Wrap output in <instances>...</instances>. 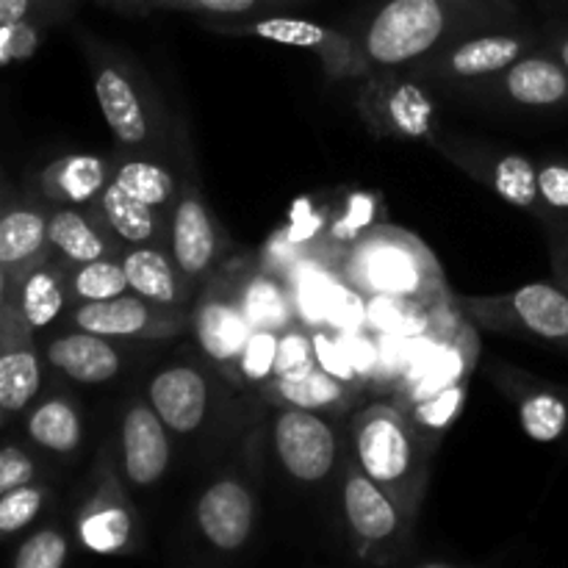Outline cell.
Here are the masks:
<instances>
[{"instance_id":"obj_1","label":"cell","mask_w":568,"mask_h":568,"mask_svg":"<svg viewBox=\"0 0 568 568\" xmlns=\"http://www.w3.org/2000/svg\"><path fill=\"white\" fill-rule=\"evenodd\" d=\"M342 277L369 297L447 303L449 288L436 255L422 239L394 225H372L342 255Z\"/></svg>"},{"instance_id":"obj_2","label":"cell","mask_w":568,"mask_h":568,"mask_svg":"<svg viewBox=\"0 0 568 568\" xmlns=\"http://www.w3.org/2000/svg\"><path fill=\"white\" fill-rule=\"evenodd\" d=\"M430 455V447L399 405L375 403L355 416L353 464L375 480L410 521L422 508Z\"/></svg>"},{"instance_id":"obj_3","label":"cell","mask_w":568,"mask_h":568,"mask_svg":"<svg viewBox=\"0 0 568 568\" xmlns=\"http://www.w3.org/2000/svg\"><path fill=\"white\" fill-rule=\"evenodd\" d=\"M460 3L464 0H386L355 39L369 70H399L430 59L453 39Z\"/></svg>"},{"instance_id":"obj_4","label":"cell","mask_w":568,"mask_h":568,"mask_svg":"<svg viewBox=\"0 0 568 568\" xmlns=\"http://www.w3.org/2000/svg\"><path fill=\"white\" fill-rule=\"evenodd\" d=\"M460 311L497 333L538 338L568 349V288L564 283H527L497 297H466Z\"/></svg>"},{"instance_id":"obj_5","label":"cell","mask_w":568,"mask_h":568,"mask_svg":"<svg viewBox=\"0 0 568 568\" xmlns=\"http://www.w3.org/2000/svg\"><path fill=\"white\" fill-rule=\"evenodd\" d=\"M89 67L100 114L116 142L128 150H155L164 136V125L142 92V83L133 78L131 67L94 44L89 48Z\"/></svg>"},{"instance_id":"obj_6","label":"cell","mask_w":568,"mask_h":568,"mask_svg":"<svg viewBox=\"0 0 568 568\" xmlns=\"http://www.w3.org/2000/svg\"><path fill=\"white\" fill-rule=\"evenodd\" d=\"M480 355V342H477L475 327L469 325L466 314L460 311L458 320L449 325L438 327V331L427 333L422 338V347L416 353L414 364L403 372L392 392L397 394L399 408L408 403L430 394L442 392V388L455 386V383L469 381L471 369Z\"/></svg>"},{"instance_id":"obj_7","label":"cell","mask_w":568,"mask_h":568,"mask_svg":"<svg viewBox=\"0 0 568 568\" xmlns=\"http://www.w3.org/2000/svg\"><path fill=\"white\" fill-rule=\"evenodd\" d=\"M361 81L355 105L375 136L430 139L436 109L422 83L397 70H375Z\"/></svg>"},{"instance_id":"obj_8","label":"cell","mask_w":568,"mask_h":568,"mask_svg":"<svg viewBox=\"0 0 568 568\" xmlns=\"http://www.w3.org/2000/svg\"><path fill=\"white\" fill-rule=\"evenodd\" d=\"M272 447L281 469L303 486L325 483L342 458L338 430L327 416L286 405H277L272 419Z\"/></svg>"},{"instance_id":"obj_9","label":"cell","mask_w":568,"mask_h":568,"mask_svg":"<svg viewBox=\"0 0 568 568\" xmlns=\"http://www.w3.org/2000/svg\"><path fill=\"white\" fill-rule=\"evenodd\" d=\"M220 33H239V37H255L264 42L288 44V48L311 50L316 59L322 61L327 75L342 78H366L369 75V64L361 55L358 42L347 33L336 31V28L320 26L314 20H300V17H258V20L247 22H216Z\"/></svg>"},{"instance_id":"obj_10","label":"cell","mask_w":568,"mask_h":568,"mask_svg":"<svg viewBox=\"0 0 568 568\" xmlns=\"http://www.w3.org/2000/svg\"><path fill=\"white\" fill-rule=\"evenodd\" d=\"M67 325L98 333L105 338H170L186 331L189 314L183 308L153 303L136 292L100 303H75L67 311Z\"/></svg>"},{"instance_id":"obj_11","label":"cell","mask_w":568,"mask_h":568,"mask_svg":"<svg viewBox=\"0 0 568 568\" xmlns=\"http://www.w3.org/2000/svg\"><path fill=\"white\" fill-rule=\"evenodd\" d=\"M342 516L364 558H381L383 549H397L414 525L355 464H347L342 475Z\"/></svg>"},{"instance_id":"obj_12","label":"cell","mask_w":568,"mask_h":568,"mask_svg":"<svg viewBox=\"0 0 568 568\" xmlns=\"http://www.w3.org/2000/svg\"><path fill=\"white\" fill-rule=\"evenodd\" d=\"M75 536L87 552L100 555V558L128 555L136 547V510L128 503L125 480L116 477L109 460H100L98 486L78 510Z\"/></svg>"},{"instance_id":"obj_13","label":"cell","mask_w":568,"mask_h":568,"mask_svg":"<svg viewBox=\"0 0 568 568\" xmlns=\"http://www.w3.org/2000/svg\"><path fill=\"white\" fill-rule=\"evenodd\" d=\"M438 150L453 161L455 166L491 189L505 203L547 222L541 194H538V164L521 153L508 150H491L475 142H438Z\"/></svg>"},{"instance_id":"obj_14","label":"cell","mask_w":568,"mask_h":568,"mask_svg":"<svg viewBox=\"0 0 568 568\" xmlns=\"http://www.w3.org/2000/svg\"><path fill=\"white\" fill-rule=\"evenodd\" d=\"M166 250L189 286L197 288L209 283L216 258H220V227L192 178L181 183L175 209L170 211Z\"/></svg>"},{"instance_id":"obj_15","label":"cell","mask_w":568,"mask_h":568,"mask_svg":"<svg viewBox=\"0 0 568 568\" xmlns=\"http://www.w3.org/2000/svg\"><path fill=\"white\" fill-rule=\"evenodd\" d=\"M541 44V37L530 31H483L469 39H449L447 44L430 55L427 70L442 75L444 81H483V78H497L508 70L514 61L530 53Z\"/></svg>"},{"instance_id":"obj_16","label":"cell","mask_w":568,"mask_h":568,"mask_svg":"<svg viewBox=\"0 0 568 568\" xmlns=\"http://www.w3.org/2000/svg\"><path fill=\"white\" fill-rule=\"evenodd\" d=\"M42 388V355L37 333L9 294L0 308V414L20 416L37 403Z\"/></svg>"},{"instance_id":"obj_17","label":"cell","mask_w":568,"mask_h":568,"mask_svg":"<svg viewBox=\"0 0 568 568\" xmlns=\"http://www.w3.org/2000/svg\"><path fill=\"white\" fill-rule=\"evenodd\" d=\"M189 327L205 358L233 375L239 355L253 333V325L239 305L236 288L227 286L220 277L205 283L197 305L189 314Z\"/></svg>"},{"instance_id":"obj_18","label":"cell","mask_w":568,"mask_h":568,"mask_svg":"<svg viewBox=\"0 0 568 568\" xmlns=\"http://www.w3.org/2000/svg\"><path fill=\"white\" fill-rule=\"evenodd\" d=\"M170 436L148 397H136L125 405L120 419V458L128 486L153 488L164 480L172 464Z\"/></svg>"},{"instance_id":"obj_19","label":"cell","mask_w":568,"mask_h":568,"mask_svg":"<svg viewBox=\"0 0 568 568\" xmlns=\"http://www.w3.org/2000/svg\"><path fill=\"white\" fill-rule=\"evenodd\" d=\"M255 497L239 477H216L197 499L194 519L205 541L220 552H239L255 530Z\"/></svg>"},{"instance_id":"obj_20","label":"cell","mask_w":568,"mask_h":568,"mask_svg":"<svg viewBox=\"0 0 568 568\" xmlns=\"http://www.w3.org/2000/svg\"><path fill=\"white\" fill-rule=\"evenodd\" d=\"M144 397L172 436H192L205 425L211 414L209 377L197 366H164L148 381Z\"/></svg>"},{"instance_id":"obj_21","label":"cell","mask_w":568,"mask_h":568,"mask_svg":"<svg viewBox=\"0 0 568 568\" xmlns=\"http://www.w3.org/2000/svg\"><path fill=\"white\" fill-rule=\"evenodd\" d=\"M505 103L527 111H568V70L544 44L491 78Z\"/></svg>"},{"instance_id":"obj_22","label":"cell","mask_w":568,"mask_h":568,"mask_svg":"<svg viewBox=\"0 0 568 568\" xmlns=\"http://www.w3.org/2000/svg\"><path fill=\"white\" fill-rule=\"evenodd\" d=\"M50 253L61 264H87L98 258H116L125 244L94 216L92 209L81 205H53L48 209Z\"/></svg>"},{"instance_id":"obj_23","label":"cell","mask_w":568,"mask_h":568,"mask_svg":"<svg viewBox=\"0 0 568 568\" xmlns=\"http://www.w3.org/2000/svg\"><path fill=\"white\" fill-rule=\"evenodd\" d=\"M42 355L55 372L83 386H100V383L114 381L122 372V353L114 338L78 331V327L50 338Z\"/></svg>"},{"instance_id":"obj_24","label":"cell","mask_w":568,"mask_h":568,"mask_svg":"<svg viewBox=\"0 0 568 568\" xmlns=\"http://www.w3.org/2000/svg\"><path fill=\"white\" fill-rule=\"evenodd\" d=\"M11 297L33 333L48 331L50 325L64 320L67 311L72 308L64 264L50 253L37 264L26 266L14 275Z\"/></svg>"},{"instance_id":"obj_25","label":"cell","mask_w":568,"mask_h":568,"mask_svg":"<svg viewBox=\"0 0 568 568\" xmlns=\"http://www.w3.org/2000/svg\"><path fill=\"white\" fill-rule=\"evenodd\" d=\"M114 178V161L103 155L72 153L50 161L37 175L39 194L53 205H92Z\"/></svg>"},{"instance_id":"obj_26","label":"cell","mask_w":568,"mask_h":568,"mask_svg":"<svg viewBox=\"0 0 568 568\" xmlns=\"http://www.w3.org/2000/svg\"><path fill=\"white\" fill-rule=\"evenodd\" d=\"M120 264L125 270L131 292L153 300V303L183 308L189 303V294L194 292L186 277L181 275L178 264L172 261L170 250L164 244H133L122 247Z\"/></svg>"},{"instance_id":"obj_27","label":"cell","mask_w":568,"mask_h":568,"mask_svg":"<svg viewBox=\"0 0 568 568\" xmlns=\"http://www.w3.org/2000/svg\"><path fill=\"white\" fill-rule=\"evenodd\" d=\"M505 388L519 410L521 430L538 444H555L568 433V392L538 377L514 372L505 377Z\"/></svg>"},{"instance_id":"obj_28","label":"cell","mask_w":568,"mask_h":568,"mask_svg":"<svg viewBox=\"0 0 568 568\" xmlns=\"http://www.w3.org/2000/svg\"><path fill=\"white\" fill-rule=\"evenodd\" d=\"M87 209L94 211L100 222L120 239L125 247L133 244H166L170 231V216L153 205L142 203L133 194H128L120 183L111 181Z\"/></svg>"},{"instance_id":"obj_29","label":"cell","mask_w":568,"mask_h":568,"mask_svg":"<svg viewBox=\"0 0 568 568\" xmlns=\"http://www.w3.org/2000/svg\"><path fill=\"white\" fill-rule=\"evenodd\" d=\"M44 255H50L48 209L6 200L0 205V266L17 275Z\"/></svg>"},{"instance_id":"obj_30","label":"cell","mask_w":568,"mask_h":568,"mask_svg":"<svg viewBox=\"0 0 568 568\" xmlns=\"http://www.w3.org/2000/svg\"><path fill=\"white\" fill-rule=\"evenodd\" d=\"M458 311L460 305L455 308L453 300L430 305L403 297H369L366 300V327L372 333H381V336L419 338L458 320Z\"/></svg>"},{"instance_id":"obj_31","label":"cell","mask_w":568,"mask_h":568,"mask_svg":"<svg viewBox=\"0 0 568 568\" xmlns=\"http://www.w3.org/2000/svg\"><path fill=\"white\" fill-rule=\"evenodd\" d=\"M266 399L286 408L316 410V414H338L353 399V383L338 381L320 364L314 369L303 372L294 377H272L264 383Z\"/></svg>"},{"instance_id":"obj_32","label":"cell","mask_w":568,"mask_h":568,"mask_svg":"<svg viewBox=\"0 0 568 568\" xmlns=\"http://www.w3.org/2000/svg\"><path fill=\"white\" fill-rule=\"evenodd\" d=\"M233 288H236L239 305H242L244 316H247L253 327H266V331L281 333L297 322L288 283L277 272L258 266L253 272H244Z\"/></svg>"},{"instance_id":"obj_33","label":"cell","mask_w":568,"mask_h":568,"mask_svg":"<svg viewBox=\"0 0 568 568\" xmlns=\"http://www.w3.org/2000/svg\"><path fill=\"white\" fill-rule=\"evenodd\" d=\"M26 433L44 453L75 455L83 442V416L70 397L50 394L26 410Z\"/></svg>"},{"instance_id":"obj_34","label":"cell","mask_w":568,"mask_h":568,"mask_svg":"<svg viewBox=\"0 0 568 568\" xmlns=\"http://www.w3.org/2000/svg\"><path fill=\"white\" fill-rule=\"evenodd\" d=\"M111 181L120 183L128 194H133L142 203L164 211L166 216L175 209L178 192H181V183L175 181V175L161 161L133 159V155L114 161V178Z\"/></svg>"},{"instance_id":"obj_35","label":"cell","mask_w":568,"mask_h":568,"mask_svg":"<svg viewBox=\"0 0 568 568\" xmlns=\"http://www.w3.org/2000/svg\"><path fill=\"white\" fill-rule=\"evenodd\" d=\"M466 397H469V381L442 388V392L430 394V397L414 399V403L403 408L422 442L430 447V453L442 444V438L458 422V416L464 414Z\"/></svg>"},{"instance_id":"obj_36","label":"cell","mask_w":568,"mask_h":568,"mask_svg":"<svg viewBox=\"0 0 568 568\" xmlns=\"http://www.w3.org/2000/svg\"><path fill=\"white\" fill-rule=\"evenodd\" d=\"M67 286H70L72 305L75 303H100V300L120 297V294L131 292L128 286L125 270L116 258H98L87 261V264L67 266Z\"/></svg>"},{"instance_id":"obj_37","label":"cell","mask_w":568,"mask_h":568,"mask_svg":"<svg viewBox=\"0 0 568 568\" xmlns=\"http://www.w3.org/2000/svg\"><path fill=\"white\" fill-rule=\"evenodd\" d=\"M48 486L44 483H22V486L11 488L0 497V538H9L14 532L26 530L33 519L48 505Z\"/></svg>"},{"instance_id":"obj_38","label":"cell","mask_w":568,"mask_h":568,"mask_svg":"<svg viewBox=\"0 0 568 568\" xmlns=\"http://www.w3.org/2000/svg\"><path fill=\"white\" fill-rule=\"evenodd\" d=\"M277 338L281 333L266 331V327H253L247 344H244L242 355L236 361L233 377L236 381L250 383V386H261L270 383L275 375V361H277Z\"/></svg>"},{"instance_id":"obj_39","label":"cell","mask_w":568,"mask_h":568,"mask_svg":"<svg viewBox=\"0 0 568 568\" xmlns=\"http://www.w3.org/2000/svg\"><path fill=\"white\" fill-rule=\"evenodd\" d=\"M70 558V538L55 527H44L17 547L14 568H61Z\"/></svg>"},{"instance_id":"obj_40","label":"cell","mask_w":568,"mask_h":568,"mask_svg":"<svg viewBox=\"0 0 568 568\" xmlns=\"http://www.w3.org/2000/svg\"><path fill=\"white\" fill-rule=\"evenodd\" d=\"M316 366V344L314 331L300 322L288 325L281 331L277 338V361H275V375L272 377H294L303 372L314 369Z\"/></svg>"},{"instance_id":"obj_41","label":"cell","mask_w":568,"mask_h":568,"mask_svg":"<svg viewBox=\"0 0 568 568\" xmlns=\"http://www.w3.org/2000/svg\"><path fill=\"white\" fill-rule=\"evenodd\" d=\"M538 194L547 211V227L568 225V161H538Z\"/></svg>"},{"instance_id":"obj_42","label":"cell","mask_w":568,"mask_h":568,"mask_svg":"<svg viewBox=\"0 0 568 568\" xmlns=\"http://www.w3.org/2000/svg\"><path fill=\"white\" fill-rule=\"evenodd\" d=\"M83 0H0V22H37L50 28L75 14Z\"/></svg>"},{"instance_id":"obj_43","label":"cell","mask_w":568,"mask_h":568,"mask_svg":"<svg viewBox=\"0 0 568 568\" xmlns=\"http://www.w3.org/2000/svg\"><path fill=\"white\" fill-rule=\"evenodd\" d=\"M327 327L331 331H358L366 327V297L338 277L327 300Z\"/></svg>"},{"instance_id":"obj_44","label":"cell","mask_w":568,"mask_h":568,"mask_svg":"<svg viewBox=\"0 0 568 568\" xmlns=\"http://www.w3.org/2000/svg\"><path fill=\"white\" fill-rule=\"evenodd\" d=\"M44 37L37 22H0V67L33 59Z\"/></svg>"},{"instance_id":"obj_45","label":"cell","mask_w":568,"mask_h":568,"mask_svg":"<svg viewBox=\"0 0 568 568\" xmlns=\"http://www.w3.org/2000/svg\"><path fill=\"white\" fill-rule=\"evenodd\" d=\"M314 344H316V364H320L322 369L336 375L338 381L358 386V377H355L353 364H349L347 353H344V344H342V336H338V331H331V327H316Z\"/></svg>"},{"instance_id":"obj_46","label":"cell","mask_w":568,"mask_h":568,"mask_svg":"<svg viewBox=\"0 0 568 568\" xmlns=\"http://www.w3.org/2000/svg\"><path fill=\"white\" fill-rule=\"evenodd\" d=\"M39 475V464L28 449L14 447H0V497L11 488L22 486V483H31L37 480Z\"/></svg>"},{"instance_id":"obj_47","label":"cell","mask_w":568,"mask_h":568,"mask_svg":"<svg viewBox=\"0 0 568 568\" xmlns=\"http://www.w3.org/2000/svg\"><path fill=\"white\" fill-rule=\"evenodd\" d=\"M189 11H203V14L220 17H242L250 11H258L270 0H186Z\"/></svg>"},{"instance_id":"obj_48","label":"cell","mask_w":568,"mask_h":568,"mask_svg":"<svg viewBox=\"0 0 568 568\" xmlns=\"http://www.w3.org/2000/svg\"><path fill=\"white\" fill-rule=\"evenodd\" d=\"M541 44L549 50V53L558 55L560 64L568 70V20H555L544 28Z\"/></svg>"},{"instance_id":"obj_49","label":"cell","mask_w":568,"mask_h":568,"mask_svg":"<svg viewBox=\"0 0 568 568\" xmlns=\"http://www.w3.org/2000/svg\"><path fill=\"white\" fill-rule=\"evenodd\" d=\"M549 236H552L555 275L568 288V225H552L549 227Z\"/></svg>"},{"instance_id":"obj_50","label":"cell","mask_w":568,"mask_h":568,"mask_svg":"<svg viewBox=\"0 0 568 568\" xmlns=\"http://www.w3.org/2000/svg\"><path fill=\"white\" fill-rule=\"evenodd\" d=\"M103 3L116 6V9H125V11H136V14H144V11H153V9L189 11L186 0H103Z\"/></svg>"},{"instance_id":"obj_51","label":"cell","mask_w":568,"mask_h":568,"mask_svg":"<svg viewBox=\"0 0 568 568\" xmlns=\"http://www.w3.org/2000/svg\"><path fill=\"white\" fill-rule=\"evenodd\" d=\"M11 286H14V275H11L6 266H0V308H3L6 300H9Z\"/></svg>"},{"instance_id":"obj_52","label":"cell","mask_w":568,"mask_h":568,"mask_svg":"<svg viewBox=\"0 0 568 568\" xmlns=\"http://www.w3.org/2000/svg\"><path fill=\"white\" fill-rule=\"evenodd\" d=\"M9 200V189H6V181H3V172H0V205Z\"/></svg>"},{"instance_id":"obj_53","label":"cell","mask_w":568,"mask_h":568,"mask_svg":"<svg viewBox=\"0 0 568 568\" xmlns=\"http://www.w3.org/2000/svg\"><path fill=\"white\" fill-rule=\"evenodd\" d=\"M3 422H6V416H3V414H0V427H3Z\"/></svg>"},{"instance_id":"obj_54","label":"cell","mask_w":568,"mask_h":568,"mask_svg":"<svg viewBox=\"0 0 568 568\" xmlns=\"http://www.w3.org/2000/svg\"><path fill=\"white\" fill-rule=\"evenodd\" d=\"M560 3H566V6H568V0H560Z\"/></svg>"}]
</instances>
